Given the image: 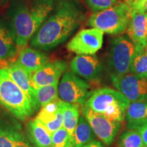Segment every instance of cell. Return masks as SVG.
Returning <instances> with one entry per match:
<instances>
[{"mask_svg": "<svg viewBox=\"0 0 147 147\" xmlns=\"http://www.w3.org/2000/svg\"><path fill=\"white\" fill-rule=\"evenodd\" d=\"M54 10L32 36L30 45L34 49L52 50L67 40L84 19L83 11L75 0H59Z\"/></svg>", "mask_w": 147, "mask_h": 147, "instance_id": "cell-1", "label": "cell"}, {"mask_svg": "<svg viewBox=\"0 0 147 147\" xmlns=\"http://www.w3.org/2000/svg\"><path fill=\"white\" fill-rule=\"evenodd\" d=\"M59 0H16L10 5L8 15L17 46L25 47L48 16Z\"/></svg>", "mask_w": 147, "mask_h": 147, "instance_id": "cell-2", "label": "cell"}, {"mask_svg": "<svg viewBox=\"0 0 147 147\" xmlns=\"http://www.w3.org/2000/svg\"><path fill=\"white\" fill-rule=\"evenodd\" d=\"M130 102L117 89L102 88L93 91L84 106L112 121L123 123Z\"/></svg>", "mask_w": 147, "mask_h": 147, "instance_id": "cell-3", "label": "cell"}, {"mask_svg": "<svg viewBox=\"0 0 147 147\" xmlns=\"http://www.w3.org/2000/svg\"><path fill=\"white\" fill-rule=\"evenodd\" d=\"M0 104L22 121L36 113L26 94L15 83L6 68H0Z\"/></svg>", "mask_w": 147, "mask_h": 147, "instance_id": "cell-4", "label": "cell"}, {"mask_svg": "<svg viewBox=\"0 0 147 147\" xmlns=\"http://www.w3.org/2000/svg\"><path fill=\"white\" fill-rule=\"evenodd\" d=\"M131 11L129 5L126 3H117L111 8L92 14L87 25L108 34H123L127 28Z\"/></svg>", "mask_w": 147, "mask_h": 147, "instance_id": "cell-5", "label": "cell"}, {"mask_svg": "<svg viewBox=\"0 0 147 147\" xmlns=\"http://www.w3.org/2000/svg\"><path fill=\"white\" fill-rule=\"evenodd\" d=\"M136 49L127 36H119L112 40L107 60L110 77L120 76L129 73Z\"/></svg>", "mask_w": 147, "mask_h": 147, "instance_id": "cell-6", "label": "cell"}, {"mask_svg": "<svg viewBox=\"0 0 147 147\" xmlns=\"http://www.w3.org/2000/svg\"><path fill=\"white\" fill-rule=\"evenodd\" d=\"M92 93L89 84L72 71H65L58 86L60 100L79 106L84 105Z\"/></svg>", "mask_w": 147, "mask_h": 147, "instance_id": "cell-7", "label": "cell"}, {"mask_svg": "<svg viewBox=\"0 0 147 147\" xmlns=\"http://www.w3.org/2000/svg\"><path fill=\"white\" fill-rule=\"evenodd\" d=\"M81 111L96 137L106 146H109L113 144L120 131L122 123L110 121L84 106H81Z\"/></svg>", "mask_w": 147, "mask_h": 147, "instance_id": "cell-8", "label": "cell"}, {"mask_svg": "<svg viewBox=\"0 0 147 147\" xmlns=\"http://www.w3.org/2000/svg\"><path fill=\"white\" fill-rule=\"evenodd\" d=\"M116 89L125 96L130 103L147 101V78L132 74L110 77Z\"/></svg>", "mask_w": 147, "mask_h": 147, "instance_id": "cell-9", "label": "cell"}, {"mask_svg": "<svg viewBox=\"0 0 147 147\" xmlns=\"http://www.w3.org/2000/svg\"><path fill=\"white\" fill-rule=\"evenodd\" d=\"M104 33L100 29H83L67 45V49L77 55H95L102 47Z\"/></svg>", "mask_w": 147, "mask_h": 147, "instance_id": "cell-10", "label": "cell"}, {"mask_svg": "<svg viewBox=\"0 0 147 147\" xmlns=\"http://www.w3.org/2000/svg\"><path fill=\"white\" fill-rule=\"evenodd\" d=\"M71 71L85 80H98L102 72V65L95 55H78L69 63Z\"/></svg>", "mask_w": 147, "mask_h": 147, "instance_id": "cell-11", "label": "cell"}, {"mask_svg": "<svg viewBox=\"0 0 147 147\" xmlns=\"http://www.w3.org/2000/svg\"><path fill=\"white\" fill-rule=\"evenodd\" d=\"M23 133L19 119L7 110L0 108V147H13Z\"/></svg>", "mask_w": 147, "mask_h": 147, "instance_id": "cell-12", "label": "cell"}, {"mask_svg": "<svg viewBox=\"0 0 147 147\" xmlns=\"http://www.w3.org/2000/svg\"><path fill=\"white\" fill-rule=\"evenodd\" d=\"M65 102L57 99L41 108L36 118L52 134L63 127Z\"/></svg>", "mask_w": 147, "mask_h": 147, "instance_id": "cell-13", "label": "cell"}, {"mask_svg": "<svg viewBox=\"0 0 147 147\" xmlns=\"http://www.w3.org/2000/svg\"><path fill=\"white\" fill-rule=\"evenodd\" d=\"M67 69V64L64 61L57 60L47 62L32 74V84L33 88L51 85L57 83L62 74Z\"/></svg>", "mask_w": 147, "mask_h": 147, "instance_id": "cell-14", "label": "cell"}, {"mask_svg": "<svg viewBox=\"0 0 147 147\" xmlns=\"http://www.w3.org/2000/svg\"><path fill=\"white\" fill-rule=\"evenodd\" d=\"M129 23L127 28L128 38L131 40L136 51L146 47L147 39V25L145 13L132 10Z\"/></svg>", "mask_w": 147, "mask_h": 147, "instance_id": "cell-15", "label": "cell"}, {"mask_svg": "<svg viewBox=\"0 0 147 147\" xmlns=\"http://www.w3.org/2000/svg\"><path fill=\"white\" fill-rule=\"evenodd\" d=\"M6 69L10 74V76L13 79L15 83L24 91L26 94L31 104L36 112L35 107L34 94H33V87L32 84V74L27 71L23 65L18 62L14 61L10 63Z\"/></svg>", "mask_w": 147, "mask_h": 147, "instance_id": "cell-16", "label": "cell"}, {"mask_svg": "<svg viewBox=\"0 0 147 147\" xmlns=\"http://www.w3.org/2000/svg\"><path fill=\"white\" fill-rule=\"evenodd\" d=\"M17 47L10 25L0 18V61L13 58L17 53Z\"/></svg>", "mask_w": 147, "mask_h": 147, "instance_id": "cell-17", "label": "cell"}, {"mask_svg": "<svg viewBox=\"0 0 147 147\" xmlns=\"http://www.w3.org/2000/svg\"><path fill=\"white\" fill-rule=\"evenodd\" d=\"M29 140L34 147H50L52 134L36 118L29 121L27 125Z\"/></svg>", "mask_w": 147, "mask_h": 147, "instance_id": "cell-18", "label": "cell"}, {"mask_svg": "<svg viewBox=\"0 0 147 147\" xmlns=\"http://www.w3.org/2000/svg\"><path fill=\"white\" fill-rule=\"evenodd\" d=\"M17 61L30 73H34L49 62V57L39 50L25 48L20 53Z\"/></svg>", "mask_w": 147, "mask_h": 147, "instance_id": "cell-19", "label": "cell"}, {"mask_svg": "<svg viewBox=\"0 0 147 147\" xmlns=\"http://www.w3.org/2000/svg\"><path fill=\"white\" fill-rule=\"evenodd\" d=\"M125 120L128 129H138L147 123V101L130 103Z\"/></svg>", "mask_w": 147, "mask_h": 147, "instance_id": "cell-20", "label": "cell"}, {"mask_svg": "<svg viewBox=\"0 0 147 147\" xmlns=\"http://www.w3.org/2000/svg\"><path fill=\"white\" fill-rule=\"evenodd\" d=\"M96 139V136L83 115L79 117L74 134V147H82Z\"/></svg>", "mask_w": 147, "mask_h": 147, "instance_id": "cell-21", "label": "cell"}, {"mask_svg": "<svg viewBox=\"0 0 147 147\" xmlns=\"http://www.w3.org/2000/svg\"><path fill=\"white\" fill-rule=\"evenodd\" d=\"M59 82L51 85L33 88L34 100L36 112L40 108L59 98Z\"/></svg>", "mask_w": 147, "mask_h": 147, "instance_id": "cell-22", "label": "cell"}, {"mask_svg": "<svg viewBox=\"0 0 147 147\" xmlns=\"http://www.w3.org/2000/svg\"><path fill=\"white\" fill-rule=\"evenodd\" d=\"M79 106L76 104L66 103L63 111V127L67 130L74 139V130L78 124L80 117Z\"/></svg>", "mask_w": 147, "mask_h": 147, "instance_id": "cell-23", "label": "cell"}, {"mask_svg": "<svg viewBox=\"0 0 147 147\" xmlns=\"http://www.w3.org/2000/svg\"><path fill=\"white\" fill-rule=\"evenodd\" d=\"M129 73L147 78V49L136 51L132 61Z\"/></svg>", "mask_w": 147, "mask_h": 147, "instance_id": "cell-24", "label": "cell"}, {"mask_svg": "<svg viewBox=\"0 0 147 147\" xmlns=\"http://www.w3.org/2000/svg\"><path fill=\"white\" fill-rule=\"evenodd\" d=\"M140 133L138 129H128L119 137L117 147H144Z\"/></svg>", "mask_w": 147, "mask_h": 147, "instance_id": "cell-25", "label": "cell"}, {"mask_svg": "<svg viewBox=\"0 0 147 147\" xmlns=\"http://www.w3.org/2000/svg\"><path fill=\"white\" fill-rule=\"evenodd\" d=\"M50 147H74V139L63 127L52 135Z\"/></svg>", "mask_w": 147, "mask_h": 147, "instance_id": "cell-26", "label": "cell"}, {"mask_svg": "<svg viewBox=\"0 0 147 147\" xmlns=\"http://www.w3.org/2000/svg\"><path fill=\"white\" fill-rule=\"evenodd\" d=\"M84 1L94 13L111 8L117 3V0H84Z\"/></svg>", "mask_w": 147, "mask_h": 147, "instance_id": "cell-27", "label": "cell"}, {"mask_svg": "<svg viewBox=\"0 0 147 147\" xmlns=\"http://www.w3.org/2000/svg\"><path fill=\"white\" fill-rule=\"evenodd\" d=\"M13 147H34L31 144L29 141L26 138L25 134L23 133L20 136Z\"/></svg>", "mask_w": 147, "mask_h": 147, "instance_id": "cell-28", "label": "cell"}, {"mask_svg": "<svg viewBox=\"0 0 147 147\" xmlns=\"http://www.w3.org/2000/svg\"><path fill=\"white\" fill-rule=\"evenodd\" d=\"M140 133L141 136H142L143 142L145 146H147V123L141 126L138 129Z\"/></svg>", "mask_w": 147, "mask_h": 147, "instance_id": "cell-29", "label": "cell"}, {"mask_svg": "<svg viewBox=\"0 0 147 147\" xmlns=\"http://www.w3.org/2000/svg\"><path fill=\"white\" fill-rule=\"evenodd\" d=\"M82 147H104V146L102 142L95 140L90 142L89 144L85 145V146Z\"/></svg>", "mask_w": 147, "mask_h": 147, "instance_id": "cell-30", "label": "cell"}, {"mask_svg": "<svg viewBox=\"0 0 147 147\" xmlns=\"http://www.w3.org/2000/svg\"><path fill=\"white\" fill-rule=\"evenodd\" d=\"M143 1H144V0H134L133 2H132L131 4H130L129 6H131V5H133L138 4V3H140L142 2Z\"/></svg>", "mask_w": 147, "mask_h": 147, "instance_id": "cell-31", "label": "cell"}, {"mask_svg": "<svg viewBox=\"0 0 147 147\" xmlns=\"http://www.w3.org/2000/svg\"><path fill=\"white\" fill-rule=\"evenodd\" d=\"M133 1L134 0H124V3L127 4L128 5H130V4L133 2Z\"/></svg>", "mask_w": 147, "mask_h": 147, "instance_id": "cell-32", "label": "cell"}, {"mask_svg": "<svg viewBox=\"0 0 147 147\" xmlns=\"http://www.w3.org/2000/svg\"><path fill=\"white\" fill-rule=\"evenodd\" d=\"M145 17H146V25H147V12L145 13Z\"/></svg>", "mask_w": 147, "mask_h": 147, "instance_id": "cell-33", "label": "cell"}, {"mask_svg": "<svg viewBox=\"0 0 147 147\" xmlns=\"http://www.w3.org/2000/svg\"><path fill=\"white\" fill-rule=\"evenodd\" d=\"M146 49H147V39H146Z\"/></svg>", "mask_w": 147, "mask_h": 147, "instance_id": "cell-34", "label": "cell"}, {"mask_svg": "<svg viewBox=\"0 0 147 147\" xmlns=\"http://www.w3.org/2000/svg\"><path fill=\"white\" fill-rule=\"evenodd\" d=\"M144 147H147V146H144Z\"/></svg>", "mask_w": 147, "mask_h": 147, "instance_id": "cell-35", "label": "cell"}]
</instances>
